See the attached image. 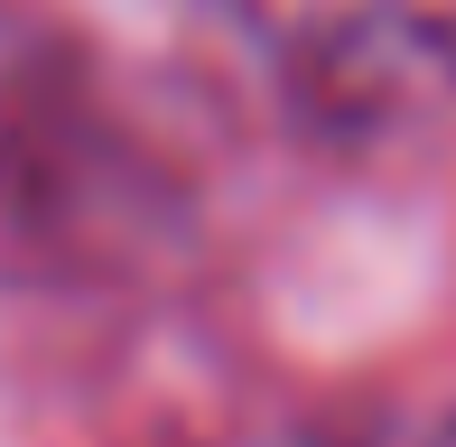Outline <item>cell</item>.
I'll use <instances>...</instances> for the list:
<instances>
[{
    "mask_svg": "<svg viewBox=\"0 0 456 447\" xmlns=\"http://www.w3.org/2000/svg\"><path fill=\"white\" fill-rule=\"evenodd\" d=\"M326 140H391L456 103V0H205Z\"/></svg>",
    "mask_w": 456,
    "mask_h": 447,
    "instance_id": "1",
    "label": "cell"
},
{
    "mask_svg": "<svg viewBox=\"0 0 456 447\" xmlns=\"http://www.w3.org/2000/svg\"><path fill=\"white\" fill-rule=\"evenodd\" d=\"M336 447H456V419H410V429H363V438H336Z\"/></svg>",
    "mask_w": 456,
    "mask_h": 447,
    "instance_id": "2",
    "label": "cell"
}]
</instances>
